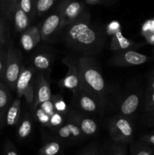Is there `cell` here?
<instances>
[{
    "label": "cell",
    "instance_id": "19",
    "mask_svg": "<svg viewBox=\"0 0 154 155\" xmlns=\"http://www.w3.org/2000/svg\"><path fill=\"white\" fill-rule=\"evenodd\" d=\"M32 61L35 68L40 71H49L52 64V58L47 53H37L33 56Z\"/></svg>",
    "mask_w": 154,
    "mask_h": 155
},
{
    "label": "cell",
    "instance_id": "16",
    "mask_svg": "<svg viewBox=\"0 0 154 155\" xmlns=\"http://www.w3.org/2000/svg\"><path fill=\"white\" fill-rule=\"evenodd\" d=\"M12 19L14 20V28L19 33H22L24 30L30 27V24L31 23V18L29 17L27 13L24 12L19 5H17L16 8L14 12Z\"/></svg>",
    "mask_w": 154,
    "mask_h": 155
},
{
    "label": "cell",
    "instance_id": "12",
    "mask_svg": "<svg viewBox=\"0 0 154 155\" xmlns=\"http://www.w3.org/2000/svg\"><path fill=\"white\" fill-rule=\"evenodd\" d=\"M36 90H35V98L31 106L32 112L40 104L44 101L50 100L52 97L51 92V87L48 80L44 76V74L41 72L36 79Z\"/></svg>",
    "mask_w": 154,
    "mask_h": 155
},
{
    "label": "cell",
    "instance_id": "3",
    "mask_svg": "<svg viewBox=\"0 0 154 155\" xmlns=\"http://www.w3.org/2000/svg\"><path fill=\"white\" fill-rule=\"evenodd\" d=\"M108 129L110 138L113 141L125 144L132 141L134 128L126 117L120 114L113 117L109 122Z\"/></svg>",
    "mask_w": 154,
    "mask_h": 155
},
{
    "label": "cell",
    "instance_id": "26",
    "mask_svg": "<svg viewBox=\"0 0 154 155\" xmlns=\"http://www.w3.org/2000/svg\"><path fill=\"white\" fill-rule=\"evenodd\" d=\"M61 145L56 141H51L45 143L39 149V154L40 155H55L61 151Z\"/></svg>",
    "mask_w": 154,
    "mask_h": 155
},
{
    "label": "cell",
    "instance_id": "21",
    "mask_svg": "<svg viewBox=\"0 0 154 155\" xmlns=\"http://www.w3.org/2000/svg\"><path fill=\"white\" fill-rule=\"evenodd\" d=\"M57 2L58 0H34L36 15L39 17L45 15Z\"/></svg>",
    "mask_w": 154,
    "mask_h": 155
},
{
    "label": "cell",
    "instance_id": "22",
    "mask_svg": "<svg viewBox=\"0 0 154 155\" xmlns=\"http://www.w3.org/2000/svg\"><path fill=\"white\" fill-rule=\"evenodd\" d=\"M130 152L132 155H152L153 148L149 147L148 144L140 140L139 142L131 144Z\"/></svg>",
    "mask_w": 154,
    "mask_h": 155
},
{
    "label": "cell",
    "instance_id": "39",
    "mask_svg": "<svg viewBox=\"0 0 154 155\" xmlns=\"http://www.w3.org/2000/svg\"><path fill=\"white\" fill-rule=\"evenodd\" d=\"M143 122L148 126L154 127V111L147 112L143 117Z\"/></svg>",
    "mask_w": 154,
    "mask_h": 155
},
{
    "label": "cell",
    "instance_id": "41",
    "mask_svg": "<svg viewBox=\"0 0 154 155\" xmlns=\"http://www.w3.org/2000/svg\"><path fill=\"white\" fill-rule=\"evenodd\" d=\"M147 90H154V71L151 74L147 85Z\"/></svg>",
    "mask_w": 154,
    "mask_h": 155
},
{
    "label": "cell",
    "instance_id": "9",
    "mask_svg": "<svg viewBox=\"0 0 154 155\" xmlns=\"http://www.w3.org/2000/svg\"><path fill=\"white\" fill-rule=\"evenodd\" d=\"M62 29L76 21L85 12V4L79 0H61Z\"/></svg>",
    "mask_w": 154,
    "mask_h": 155
},
{
    "label": "cell",
    "instance_id": "31",
    "mask_svg": "<svg viewBox=\"0 0 154 155\" xmlns=\"http://www.w3.org/2000/svg\"><path fill=\"white\" fill-rule=\"evenodd\" d=\"M144 111H154V90H147L145 95Z\"/></svg>",
    "mask_w": 154,
    "mask_h": 155
},
{
    "label": "cell",
    "instance_id": "29",
    "mask_svg": "<svg viewBox=\"0 0 154 155\" xmlns=\"http://www.w3.org/2000/svg\"><path fill=\"white\" fill-rule=\"evenodd\" d=\"M34 117L42 125L46 126V127H49L50 126V117L51 116L48 115V114L45 113L39 106H38L34 111L33 112Z\"/></svg>",
    "mask_w": 154,
    "mask_h": 155
},
{
    "label": "cell",
    "instance_id": "18",
    "mask_svg": "<svg viewBox=\"0 0 154 155\" xmlns=\"http://www.w3.org/2000/svg\"><path fill=\"white\" fill-rule=\"evenodd\" d=\"M11 95L4 83H0V127L6 115L8 108L11 105Z\"/></svg>",
    "mask_w": 154,
    "mask_h": 155
},
{
    "label": "cell",
    "instance_id": "10",
    "mask_svg": "<svg viewBox=\"0 0 154 155\" xmlns=\"http://www.w3.org/2000/svg\"><path fill=\"white\" fill-rule=\"evenodd\" d=\"M63 63L67 67L68 70L65 77L60 81V86L63 89L71 91L73 93L79 88L80 85L76 61L66 58L63 59Z\"/></svg>",
    "mask_w": 154,
    "mask_h": 155
},
{
    "label": "cell",
    "instance_id": "42",
    "mask_svg": "<svg viewBox=\"0 0 154 155\" xmlns=\"http://www.w3.org/2000/svg\"><path fill=\"white\" fill-rule=\"evenodd\" d=\"M104 0H85L87 4L89 5H97V4H100V3L103 2Z\"/></svg>",
    "mask_w": 154,
    "mask_h": 155
},
{
    "label": "cell",
    "instance_id": "44",
    "mask_svg": "<svg viewBox=\"0 0 154 155\" xmlns=\"http://www.w3.org/2000/svg\"><path fill=\"white\" fill-rule=\"evenodd\" d=\"M153 154H154V148H153Z\"/></svg>",
    "mask_w": 154,
    "mask_h": 155
},
{
    "label": "cell",
    "instance_id": "33",
    "mask_svg": "<svg viewBox=\"0 0 154 155\" xmlns=\"http://www.w3.org/2000/svg\"><path fill=\"white\" fill-rule=\"evenodd\" d=\"M8 60V50H0V78H4Z\"/></svg>",
    "mask_w": 154,
    "mask_h": 155
},
{
    "label": "cell",
    "instance_id": "6",
    "mask_svg": "<svg viewBox=\"0 0 154 155\" xmlns=\"http://www.w3.org/2000/svg\"><path fill=\"white\" fill-rule=\"evenodd\" d=\"M62 7L60 0L51 14L39 25L42 39L47 41L62 29Z\"/></svg>",
    "mask_w": 154,
    "mask_h": 155
},
{
    "label": "cell",
    "instance_id": "2",
    "mask_svg": "<svg viewBox=\"0 0 154 155\" xmlns=\"http://www.w3.org/2000/svg\"><path fill=\"white\" fill-rule=\"evenodd\" d=\"M79 88L95 97L104 107L107 104V86L98 64L88 54L76 60Z\"/></svg>",
    "mask_w": 154,
    "mask_h": 155
},
{
    "label": "cell",
    "instance_id": "40",
    "mask_svg": "<svg viewBox=\"0 0 154 155\" xmlns=\"http://www.w3.org/2000/svg\"><path fill=\"white\" fill-rule=\"evenodd\" d=\"M140 140L143 141L149 145H153L154 146V133L143 135L140 137Z\"/></svg>",
    "mask_w": 154,
    "mask_h": 155
},
{
    "label": "cell",
    "instance_id": "32",
    "mask_svg": "<svg viewBox=\"0 0 154 155\" xmlns=\"http://www.w3.org/2000/svg\"><path fill=\"white\" fill-rule=\"evenodd\" d=\"M64 118H63V114L59 113V112H54L50 117V126L49 127H60L63 124Z\"/></svg>",
    "mask_w": 154,
    "mask_h": 155
},
{
    "label": "cell",
    "instance_id": "11",
    "mask_svg": "<svg viewBox=\"0 0 154 155\" xmlns=\"http://www.w3.org/2000/svg\"><path fill=\"white\" fill-rule=\"evenodd\" d=\"M67 120L75 124L86 136L98 133V126L96 121L82 112L70 110L67 114Z\"/></svg>",
    "mask_w": 154,
    "mask_h": 155
},
{
    "label": "cell",
    "instance_id": "14",
    "mask_svg": "<svg viewBox=\"0 0 154 155\" xmlns=\"http://www.w3.org/2000/svg\"><path fill=\"white\" fill-rule=\"evenodd\" d=\"M140 102V94L138 92H132L125 97L119 105L120 114L130 117L134 114L139 107Z\"/></svg>",
    "mask_w": 154,
    "mask_h": 155
},
{
    "label": "cell",
    "instance_id": "27",
    "mask_svg": "<svg viewBox=\"0 0 154 155\" xmlns=\"http://www.w3.org/2000/svg\"><path fill=\"white\" fill-rule=\"evenodd\" d=\"M106 154L109 155H125L127 154V147L126 144L123 142H115L113 141L112 143L107 146V149H105Z\"/></svg>",
    "mask_w": 154,
    "mask_h": 155
},
{
    "label": "cell",
    "instance_id": "8",
    "mask_svg": "<svg viewBox=\"0 0 154 155\" xmlns=\"http://www.w3.org/2000/svg\"><path fill=\"white\" fill-rule=\"evenodd\" d=\"M73 101L77 108L87 113H101L104 109L95 97L81 88L73 92Z\"/></svg>",
    "mask_w": 154,
    "mask_h": 155
},
{
    "label": "cell",
    "instance_id": "38",
    "mask_svg": "<svg viewBox=\"0 0 154 155\" xmlns=\"http://www.w3.org/2000/svg\"><path fill=\"white\" fill-rule=\"evenodd\" d=\"M7 29L5 23L0 18V43L5 45L7 42Z\"/></svg>",
    "mask_w": 154,
    "mask_h": 155
},
{
    "label": "cell",
    "instance_id": "36",
    "mask_svg": "<svg viewBox=\"0 0 154 155\" xmlns=\"http://www.w3.org/2000/svg\"><path fill=\"white\" fill-rule=\"evenodd\" d=\"M4 154L5 155H19L20 153L11 141H7L5 145Z\"/></svg>",
    "mask_w": 154,
    "mask_h": 155
},
{
    "label": "cell",
    "instance_id": "4",
    "mask_svg": "<svg viewBox=\"0 0 154 155\" xmlns=\"http://www.w3.org/2000/svg\"><path fill=\"white\" fill-rule=\"evenodd\" d=\"M35 69L33 67H23L16 83L15 89L19 98L24 96L27 104L32 106L35 98L36 80L34 78Z\"/></svg>",
    "mask_w": 154,
    "mask_h": 155
},
{
    "label": "cell",
    "instance_id": "28",
    "mask_svg": "<svg viewBox=\"0 0 154 155\" xmlns=\"http://www.w3.org/2000/svg\"><path fill=\"white\" fill-rule=\"evenodd\" d=\"M18 5L29 15L31 20H33L35 15H36L34 0H20Z\"/></svg>",
    "mask_w": 154,
    "mask_h": 155
},
{
    "label": "cell",
    "instance_id": "20",
    "mask_svg": "<svg viewBox=\"0 0 154 155\" xmlns=\"http://www.w3.org/2000/svg\"><path fill=\"white\" fill-rule=\"evenodd\" d=\"M33 129L32 117L30 114L27 113L20 122L18 130V136L20 139H25L30 135Z\"/></svg>",
    "mask_w": 154,
    "mask_h": 155
},
{
    "label": "cell",
    "instance_id": "7",
    "mask_svg": "<svg viewBox=\"0 0 154 155\" xmlns=\"http://www.w3.org/2000/svg\"><path fill=\"white\" fill-rule=\"evenodd\" d=\"M149 57L134 49L119 51L110 59V63L113 66L131 67L141 65L147 62Z\"/></svg>",
    "mask_w": 154,
    "mask_h": 155
},
{
    "label": "cell",
    "instance_id": "15",
    "mask_svg": "<svg viewBox=\"0 0 154 155\" xmlns=\"http://www.w3.org/2000/svg\"><path fill=\"white\" fill-rule=\"evenodd\" d=\"M140 44L136 43L134 41L125 37L122 34V30H120L112 36L110 49L113 51H119L127 49H134L140 47Z\"/></svg>",
    "mask_w": 154,
    "mask_h": 155
},
{
    "label": "cell",
    "instance_id": "17",
    "mask_svg": "<svg viewBox=\"0 0 154 155\" xmlns=\"http://www.w3.org/2000/svg\"><path fill=\"white\" fill-rule=\"evenodd\" d=\"M21 101L20 98L14 99L8 108L5 115L6 124L9 127H14L18 124L21 117Z\"/></svg>",
    "mask_w": 154,
    "mask_h": 155
},
{
    "label": "cell",
    "instance_id": "37",
    "mask_svg": "<svg viewBox=\"0 0 154 155\" xmlns=\"http://www.w3.org/2000/svg\"><path fill=\"white\" fill-rule=\"evenodd\" d=\"M29 30H30V33L33 36V39L36 41V44H39L40 42L42 39V35H41V31L40 28H39V26H33V27H29Z\"/></svg>",
    "mask_w": 154,
    "mask_h": 155
},
{
    "label": "cell",
    "instance_id": "23",
    "mask_svg": "<svg viewBox=\"0 0 154 155\" xmlns=\"http://www.w3.org/2000/svg\"><path fill=\"white\" fill-rule=\"evenodd\" d=\"M20 0H0V12L5 18L11 20L14 12Z\"/></svg>",
    "mask_w": 154,
    "mask_h": 155
},
{
    "label": "cell",
    "instance_id": "25",
    "mask_svg": "<svg viewBox=\"0 0 154 155\" xmlns=\"http://www.w3.org/2000/svg\"><path fill=\"white\" fill-rule=\"evenodd\" d=\"M20 42H21V47L26 51H31L37 45L36 41L33 39V36L31 35L28 28L21 33V38H20Z\"/></svg>",
    "mask_w": 154,
    "mask_h": 155
},
{
    "label": "cell",
    "instance_id": "24",
    "mask_svg": "<svg viewBox=\"0 0 154 155\" xmlns=\"http://www.w3.org/2000/svg\"><path fill=\"white\" fill-rule=\"evenodd\" d=\"M77 155H104L105 148L101 146V144L92 143L83 147L76 152Z\"/></svg>",
    "mask_w": 154,
    "mask_h": 155
},
{
    "label": "cell",
    "instance_id": "34",
    "mask_svg": "<svg viewBox=\"0 0 154 155\" xmlns=\"http://www.w3.org/2000/svg\"><path fill=\"white\" fill-rule=\"evenodd\" d=\"M121 30V24L119 21H113L109 23L106 28V32L110 36H113L116 34L117 32Z\"/></svg>",
    "mask_w": 154,
    "mask_h": 155
},
{
    "label": "cell",
    "instance_id": "5",
    "mask_svg": "<svg viewBox=\"0 0 154 155\" xmlns=\"http://www.w3.org/2000/svg\"><path fill=\"white\" fill-rule=\"evenodd\" d=\"M24 65L22 64V56L18 49L14 48L12 42L9 43L8 48V60L5 72V80L12 89H15L16 83Z\"/></svg>",
    "mask_w": 154,
    "mask_h": 155
},
{
    "label": "cell",
    "instance_id": "1",
    "mask_svg": "<svg viewBox=\"0 0 154 155\" xmlns=\"http://www.w3.org/2000/svg\"><path fill=\"white\" fill-rule=\"evenodd\" d=\"M63 39L66 45L75 51L85 54H95L102 49L105 36L102 30L89 21L84 13L76 21L64 27Z\"/></svg>",
    "mask_w": 154,
    "mask_h": 155
},
{
    "label": "cell",
    "instance_id": "35",
    "mask_svg": "<svg viewBox=\"0 0 154 155\" xmlns=\"http://www.w3.org/2000/svg\"><path fill=\"white\" fill-rule=\"evenodd\" d=\"M39 107L44 110L46 114H48V115L51 116L54 112H56L55 109H54V103H53L52 98H51L50 100H48L46 101H44L42 104H39Z\"/></svg>",
    "mask_w": 154,
    "mask_h": 155
},
{
    "label": "cell",
    "instance_id": "43",
    "mask_svg": "<svg viewBox=\"0 0 154 155\" xmlns=\"http://www.w3.org/2000/svg\"><path fill=\"white\" fill-rule=\"evenodd\" d=\"M3 45H2V43H0V50H1L2 48Z\"/></svg>",
    "mask_w": 154,
    "mask_h": 155
},
{
    "label": "cell",
    "instance_id": "13",
    "mask_svg": "<svg viewBox=\"0 0 154 155\" xmlns=\"http://www.w3.org/2000/svg\"><path fill=\"white\" fill-rule=\"evenodd\" d=\"M55 134L59 139L69 142H78L86 136L75 124L69 120L55 128Z\"/></svg>",
    "mask_w": 154,
    "mask_h": 155
},
{
    "label": "cell",
    "instance_id": "30",
    "mask_svg": "<svg viewBox=\"0 0 154 155\" xmlns=\"http://www.w3.org/2000/svg\"><path fill=\"white\" fill-rule=\"evenodd\" d=\"M51 98H52L54 109H55L56 111L63 114L66 113V111H67V105H66V102L63 100V97L58 95H55L51 97Z\"/></svg>",
    "mask_w": 154,
    "mask_h": 155
}]
</instances>
